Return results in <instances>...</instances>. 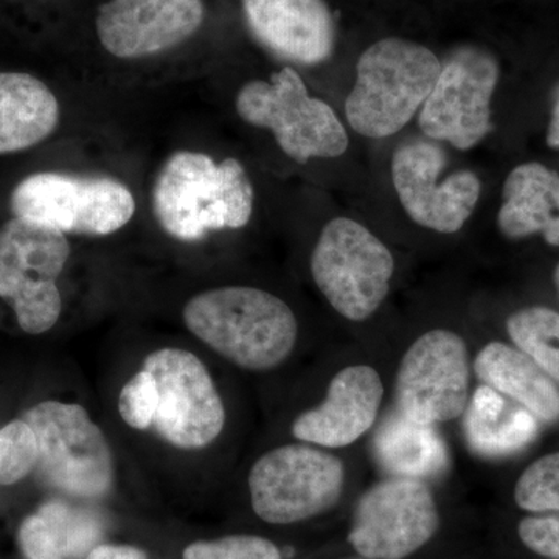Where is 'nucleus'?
Segmentation results:
<instances>
[{"label": "nucleus", "instance_id": "1", "mask_svg": "<svg viewBox=\"0 0 559 559\" xmlns=\"http://www.w3.org/2000/svg\"><path fill=\"white\" fill-rule=\"evenodd\" d=\"M187 330L245 370L277 369L299 337L296 314L280 297L252 286L204 290L182 310Z\"/></svg>", "mask_w": 559, "mask_h": 559}, {"label": "nucleus", "instance_id": "2", "mask_svg": "<svg viewBox=\"0 0 559 559\" xmlns=\"http://www.w3.org/2000/svg\"><path fill=\"white\" fill-rule=\"evenodd\" d=\"M153 212L165 234L197 242L212 231L241 229L252 218L253 187L240 160L197 151L171 154L157 175Z\"/></svg>", "mask_w": 559, "mask_h": 559}, {"label": "nucleus", "instance_id": "3", "mask_svg": "<svg viewBox=\"0 0 559 559\" xmlns=\"http://www.w3.org/2000/svg\"><path fill=\"white\" fill-rule=\"evenodd\" d=\"M441 61L421 46L399 38L378 40L360 55L356 83L345 102L353 131L384 139L403 130L436 86Z\"/></svg>", "mask_w": 559, "mask_h": 559}, {"label": "nucleus", "instance_id": "4", "mask_svg": "<svg viewBox=\"0 0 559 559\" xmlns=\"http://www.w3.org/2000/svg\"><path fill=\"white\" fill-rule=\"evenodd\" d=\"M10 209L14 218L62 234L106 237L130 223L135 200L127 183L109 176L44 171L17 183Z\"/></svg>", "mask_w": 559, "mask_h": 559}, {"label": "nucleus", "instance_id": "5", "mask_svg": "<svg viewBox=\"0 0 559 559\" xmlns=\"http://www.w3.org/2000/svg\"><path fill=\"white\" fill-rule=\"evenodd\" d=\"M235 105L246 123L272 131L283 153L299 164L314 157H340L348 148L347 131L336 112L308 94L293 68L272 73L270 81H249Z\"/></svg>", "mask_w": 559, "mask_h": 559}, {"label": "nucleus", "instance_id": "6", "mask_svg": "<svg viewBox=\"0 0 559 559\" xmlns=\"http://www.w3.org/2000/svg\"><path fill=\"white\" fill-rule=\"evenodd\" d=\"M70 257L66 234L32 221L0 226V299L9 301L25 333L53 329L62 311L61 277Z\"/></svg>", "mask_w": 559, "mask_h": 559}, {"label": "nucleus", "instance_id": "7", "mask_svg": "<svg viewBox=\"0 0 559 559\" xmlns=\"http://www.w3.org/2000/svg\"><path fill=\"white\" fill-rule=\"evenodd\" d=\"M393 272L388 246L353 219L330 221L312 250L316 285L333 310L352 322H364L380 310Z\"/></svg>", "mask_w": 559, "mask_h": 559}, {"label": "nucleus", "instance_id": "8", "mask_svg": "<svg viewBox=\"0 0 559 559\" xmlns=\"http://www.w3.org/2000/svg\"><path fill=\"white\" fill-rule=\"evenodd\" d=\"M345 487V466L336 455L312 444H286L261 455L249 473L257 516L289 525L333 509Z\"/></svg>", "mask_w": 559, "mask_h": 559}, {"label": "nucleus", "instance_id": "9", "mask_svg": "<svg viewBox=\"0 0 559 559\" xmlns=\"http://www.w3.org/2000/svg\"><path fill=\"white\" fill-rule=\"evenodd\" d=\"M35 433L40 476L79 498H102L114 484V455L80 404L43 401L24 415Z\"/></svg>", "mask_w": 559, "mask_h": 559}, {"label": "nucleus", "instance_id": "10", "mask_svg": "<svg viewBox=\"0 0 559 559\" xmlns=\"http://www.w3.org/2000/svg\"><path fill=\"white\" fill-rule=\"evenodd\" d=\"M439 527V507L426 481L390 476L360 496L348 543L362 558L404 559L423 549Z\"/></svg>", "mask_w": 559, "mask_h": 559}, {"label": "nucleus", "instance_id": "11", "mask_svg": "<svg viewBox=\"0 0 559 559\" xmlns=\"http://www.w3.org/2000/svg\"><path fill=\"white\" fill-rule=\"evenodd\" d=\"M468 347L451 330H430L404 353L396 373L399 412L419 425L457 419L469 403Z\"/></svg>", "mask_w": 559, "mask_h": 559}, {"label": "nucleus", "instance_id": "12", "mask_svg": "<svg viewBox=\"0 0 559 559\" xmlns=\"http://www.w3.org/2000/svg\"><path fill=\"white\" fill-rule=\"evenodd\" d=\"M159 392L154 428L162 439L179 450L210 447L223 432L226 409L212 374L193 353L160 348L143 362Z\"/></svg>", "mask_w": 559, "mask_h": 559}, {"label": "nucleus", "instance_id": "13", "mask_svg": "<svg viewBox=\"0 0 559 559\" xmlns=\"http://www.w3.org/2000/svg\"><path fill=\"white\" fill-rule=\"evenodd\" d=\"M498 62L488 51L463 47L441 62L436 86L419 109L418 123L429 139L469 150L491 131V98Z\"/></svg>", "mask_w": 559, "mask_h": 559}, {"label": "nucleus", "instance_id": "14", "mask_svg": "<svg viewBox=\"0 0 559 559\" xmlns=\"http://www.w3.org/2000/svg\"><path fill=\"white\" fill-rule=\"evenodd\" d=\"M447 154L436 143L414 140L393 153L392 179L401 205L418 226L455 234L473 215L480 180L473 171H457L440 182Z\"/></svg>", "mask_w": 559, "mask_h": 559}, {"label": "nucleus", "instance_id": "15", "mask_svg": "<svg viewBox=\"0 0 559 559\" xmlns=\"http://www.w3.org/2000/svg\"><path fill=\"white\" fill-rule=\"evenodd\" d=\"M202 0H110L98 10V39L121 60H139L175 49L204 22Z\"/></svg>", "mask_w": 559, "mask_h": 559}, {"label": "nucleus", "instance_id": "16", "mask_svg": "<svg viewBox=\"0 0 559 559\" xmlns=\"http://www.w3.org/2000/svg\"><path fill=\"white\" fill-rule=\"evenodd\" d=\"M384 400L381 374L366 364L334 374L319 406L294 419L293 436L320 448H347L366 436L380 415Z\"/></svg>", "mask_w": 559, "mask_h": 559}, {"label": "nucleus", "instance_id": "17", "mask_svg": "<svg viewBox=\"0 0 559 559\" xmlns=\"http://www.w3.org/2000/svg\"><path fill=\"white\" fill-rule=\"evenodd\" d=\"M242 11L253 38L282 60L316 66L333 53L336 25L323 0H242Z\"/></svg>", "mask_w": 559, "mask_h": 559}, {"label": "nucleus", "instance_id": "18", "mask_svg": "<svg viewBox=\"0 0 559 559\" xmlns=\"http://www.w3.org/2000/svg\"><path fill=\"white\" fill-rule=\"evenodd\" d=\"M473 369L481 384L509 396L540 421H559L557 382L520 348L489 342L477 353Z\"/></svg>", "mask_w": 559, "mask_h": 559}, {"label": "nucleus", "instance_id": "19", "mask_svg": "<svg viewBox=\"0 0 559 559\" xmlns=\"http://www.w3.org/2000/svg\"><path fill=\"white\" fill-rule=\"evenodd\" d=\"M60 116L57 95L44 81L31 73L0 72V156L49 139Z\"/></svg>", "mask_w": 559, "mask_h": 559}, {"label": "nucleus", "instance_id": "20", "mask_svg": "<svg viewBox=\"0 0 559 559\" xmlns=\"http://www.w3.org/2000/svg\"><path fill=\"white\" fill-rule=\"evenodd\" d=\"M499 229L513 240L540 234L559 246V175L544 165H520L503 186Z\"/></svg>", "mask_w": 559, "mask_h": 559}, {"label": "nucleus", "instance_id": "21", "mask_svg": "<svg viewBox=\"0 0 559 559\" xmlns=\"http://www.w3.org/2000/svg\"><path fill=\"white\" fill-rule=\"evenodd\" d=\"M102 533L97 514L50 500L22 522L20 546L28 559H79L97 547Z\"/></svg>", "mask_w": 559, "mask_h": 559}, {"label": "nucleus", "instance_id": "22", "mask_svg": "<svg viewBox=\"0 0 559 559\" xmlns=\"http://www.w3.org/2000/svg\"><path fill=\"white\" fill-rule=\"evenodd\" d=\"M377 454L393 477L423 480L447 466V451L433 426L419 425L400 412L378 433Z\"/></svg>", "mask_w": 559, "mask_h": 559}, {"label": "nucleus", "instance_id": "23", "mask_svg": "<svg viewBox=\"0 0 559 559\" xmlns=\"http://www.w3.org/2000/svg\"><path fill=\"white\" fill-rule=\"evenodd\" d=\"M507 333L514 347L559 384V312L544 307L513 312L507 319Z\"/></svg>", "mask_w": 559, "mask_h": 559}, {"label": "nucleus", "instance_id": "24", "mask_svg": "<svg viewBox=\"0 0 559 559\" xmlns=\"http://www.w3.org/2000/svg\"><path fill=\"white\" fill-rule=\"evenodd\" d=\"M469 439L477 450L488 454H509L527 447L538 433V418L520 406L498 418L485 419L471 414L468 419Z\"/></svg>", "mask_w": 559, "mask_h": 559}, {"label": "nucleus", "instance_id": "25", "mask_svg": "<svg viewBox=\"0 0 559 559\" xmlns=\"http://www.w3.org/2000/svg\"><path fill=\"white\" fill-rule=\"evenodd\" d=\"M514 502L528 513H559V451L524 469L514 487Z\"/></svg>", "mask_w": 559, "mask_h": 559}, {"label": "nucleus", "instance_id": "26", "mask_svg": "<svg viewBox=\"0 0 559 559\" xmlns=\"http://www.w3.org/2000/svg\"><path fill=\"white\" fill-rule=\"evenodd\" d=\"M38 463L35 433L27 421L14 419L0 429V487L17 484Z\"/></svg>", "mask_w": 559, "mask_h": 559}, {"label": "nucleus", "instance_id": "27", "mask_svg": "<svg viewBox=\"0 0 559 559\" xmlns=\"http://www.w3.org/2000/svg\"><path fill=\"white\" fill-rule=\"evenodd\" d=\"M183 559H283L272 540L253 535H231L197 540L183 549Z\"/></svg>", "mask_w": 559, "mask_h": 559}, {"label": "nucleus", "instance_id": "28", "mask_svg": "<svg viewBox=\"0 0 559 559\" xmlns=\"http://www.w3.org/2000/svg\"><path fill=\"white\" fill-rule=\"evenodd\" d=\"M157 407H159V392H157L156 380L148 370L142 369L121 389L120 417L130 428L145 430L154 425Z\"/></svg>", "mask_w": 559, "mask_h": 559}, {"label": "nucleus", "instance_id": "29", "mask_svg": "<svg viewBox=\"0 0 559 559\" xmlns=\"http://www.w3.org/2000/svg\"><path fill=\"white\" fill-rule=\"evenodd\" d=\"M518 535L528 550L547 559H559V513L524 518Z\"/></svg>", "mask_w": 559, "mask_h": 559}, {"label": "nucleus", "instance_id": "30", "mask_svg": "<svg viewBox=\"0 0 559 559\" xmlns=\"http://www.w3.org/2000/svg\"><path fill=\"white\" fill-rule=\"evenodd\" d=\"M86 559H148L145 550L127 544H100L94 547Z\"/></svg>", "mask_w": 559, "mask_h": 559}, {"label": "nucleus", "instance_id": "31", "mask_svg": "<svg viewBox=\"0 0 559 559\" xmlns=\"http://www.w3.org/2000/svg\"><path fill=\"white\" fill-rule=\"evenodd\" d=\"M547 143H549L550 148L559 150V90L557 98H555L554 112H551L549 132H547Z\"/></svg>", "mask_w": 559, "mask_h": 559}, {"label": "nucleus", "instance_id": "32", "mask_svg": "<svg viewBox=\"0 0 559 559\" xmlns=\"http://www.w3.org/2000/svg\"><path fill=\"white\" fill-rule=\"evenodd\" d=\"M554 278H555V285H557V289L559 293V264L557 266V270H555Z\"/></svg>", "mask_w": 559, "mask_h": 559}, {"label": "nucleus", "instance_id": "33", "mask_svg": "<svg viewBox=\"0 0 559 559\" xmlns=\"http://www.w3.org/2000/svg\"><path fill=\"white\" fill-rule=\"evenodd\" d=\"M352 559H367V558L359 557V558H352Z\"/></svg>", "mask_w": 559, "mask_h": 559}]
</instances>
